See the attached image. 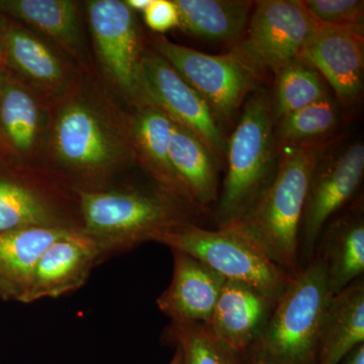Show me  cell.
<instances>
[{
	"label": "cell",
	"instance_id": "36",
	"mask_svg": "<svg viewBox=\"0 0 364 364\" xmlns=\"http://www.w3.org/2000/svg\"><path fill=\"white\" fill-rule=\"evenodd\" d=\"M4 14L1 13V11H0V21H2V18H4Z\"/></svg>",
	"mask_w": 364,
	"mask_h": 364
},
{
	"label": "cell",
	"instance_id": "21",
	"mask_svg": "<svg viewBox=\"0 0 364 364\" xmlns=\"http://www.w3.org/2000/svg\"><path fill=\"white\" fill-rule=\"evenodd\" d=\"M172 127L173 121L154 105H143L134 107L130 114L134 156L135 162L145 169L154 183L191 203L170 162Z\"/></svg>",
	"mask_w": 364,
	"mask_h": 364
},
{
	"label": "cell",
	"instance_id": "20",
	"mask_svg": "<svg viewBox=\"0 0 364 364\" xmlns=\"http://www.w3.org/2000/svg\"><path fill=\"white\" fill-rule=\"evenodd\" d=\"M72 231L79 230L28 227L0 234V299L23 304L41 256Z\"/></svg>",
	"mask_w": 364,
	"mask_h": 364
},
{
	"label": "cell",
	"instance_id": "1",
	"mask_svg": "<svg viewBox=\"0 0 364 364\" xmlns=\"http://www.w3.org/2000/svg\"><path fill=\"white\" fill-rule=\"evenodd\" d=\"M44 157V168L75 193L109 188L135 162L130 114L77 76L53 102Z\"/></svg>",
	"mask_w": 364,
	"mask_h": 364
},
{
	"label": "cell",
	"instance_id": "2",
	"mask_svg": "<svg viewBox=\"0 0 364 364\" xmlns=\"http://www.w3.org/2000/svg\"><path fill=\"white\" fill-rule=\"evenodd\" d=\"M83 233L98 263L177 228L196 224L200 210L156 183L76 191Z\"/></svg>",
	"mask_w": 364,
	"mask_h": 364
},
{
	"label": "cell",
	"instance_id": "25",
	"mask_svg": "<svg viewBox=\"0 0 364 364\" xmlns=\"http://www.w3.org/2000/svg\"><path fill=\"white\" fill-rule=\"evenodd\" d=\"M179 28L191 35L235 45L245 35L253 1L247 0H173Z\"/></svg>",
	"mask_w": 364,
	"mask_h": 364
},
{
	"label": "cell",
	"instance_id": "32",
	"mask_svg": "<svg viewBox=\"0 0 364 364\" xmlns=\"http://www.w3.org/2000/svg\"><path fill=\"white\" fill-rule=\"evenodd\" d=\"M239 364H272L268 363L267 359L261 358L258 354L254 353V352H248L246 355L242 356L239 359Z\"/></svg>",
	"mask_w": 364,
	"mask_h": 364
},
{
	"label": "cell",
	"instance_id": "7",
	"mask_svg": "<svg viewBox=\"0 0 364 364\" xmlns=\"http://www.w3.org/2000/svg\"><path fill=\"white\" fill-rule=\"evenodd\" d=\"M28 227L82 230L77 193L42 167L0 160V234Z\"/></svg>",
	"mask_w": 364,
	"mask_h": 364
},
{
	"label": "cell",
	"instance_id": "34",
	"mask_svg": "<svg viewBox=\"0 0 364 364\" xmlns=\"http://www.w3.org/2000/svg\"><path fill=\"white\" fill-rule=\"evenodd\" d=\"M6 58H4V46H2L1 38H0V75L6 70Z\"/></svg>",
	"mask_w": 364,
	"mask_h": 364
},
{
	"label": "cell",
	"instance_id": "17",
	"mask_svg": "<svg viewBox=\"0 0 364 364\" xmlns=\"http://www.w3.org/2000/svg\"><path fill=\"white\" fill-rule=\"evenodd\" d=\"M173 274L157 306L171 323L208 324L226 279L188 253L171 249Z\"/></svg>",
	"mask_w": 364,
	"mask_h": 364
},
{
	"label": "cell",
	"instance_id": "30",
	"mask_svg": "<svg viewBox=\"0 0 364 364\" xmlns=\"http://www.w3.org/2000/svg\"><path fill=\"white\" fill-rule=\"evenodd\" d=\"M144 21L151 31L164 33L179 28V14L173 0H152L143 13Z\"/></svg>",
	"mask_w": 364,
	"mask_h": 364
},
{
	"label": "cell",
	"instance_id": "13",
	"mask_svg": "<svg viewBox=\"0 0 364 364\" xmlns=\"http://www.w3.org/2000/svg\"><path fill=\"white\" fill-rule=\"evenodd\" d=\"M52 105L6 68L0 75V160L41 167Z\"/></svg>",
	"mask_w": 364,
	"mask_h": 364
},
{
	"label": "cell",
	"instance_id": "29",
	"mask_svg": "<svg viewBox=\"0 0 364 364\" xmlns=\"http://www.w3.org/2000/svg\"><path fill=\"white\" fill-rule=\"evenodd\" d=\"M303 4L321 25L364 32L363 0H305Z\"/></svg>",
	"mask_w": 364,
	"mask_h": 364
},
{
	"label": "cell",
	"instance_id": "16",
	"mask_svg": "<svg viewBox=\"0 0 364 364\" xmlns=\"http://www.w3.org/2000/svg\"><path fill=\"white\" fill-rule=\"evenodd\" d=\"M277 301L254 287L226 280L207 326L218 341L238 358L252 350Z\"/></svg>",
	"mask_w": 364,
	"mask_h": 364
},
{
	"label": "cell",
	"instance_id": "11",
	"mask_svg": "<svg viewBox=\"0 0 364 364\" xmlns=\"http://www.w3.org/2000/svg\"><path fill=\"white\" fill-rule=\"evenodd\" d=\"M95 53L105 77L132 107L141 105L142 38L136 14L119 0L86 2Z\"/></svg>",
	"mask_w": 364,
	"mask_h": 364
},
{
	"label": "cell",
	"instance_id": "9",
	"mask_svg": "<svg viewBox=\"0 0 364 364\" xmlns=\"http://www.w3.org/2000/svg\"><path fill=\"white\" fill-rule=\"evenodd\" d=\"M317 23L301 0L255 2L247 30L231 51L254 70L277 73L299 57Z\"/></svg>",
	"mask_w": 364,
	"mask_h": 364
},
{
	"label": "cell",
	"instance_id": "23",
	"mask_svg": "<svg viewBox=\"0 0 364 364\" xmlns=\"http://www.w3.org/2000/svg\"><path fill=\"white\" fill-rule=\"evenodd\" d=\"M169 156L191 203L202 213L215 207L220 196L219 163L198 136L174 122Z\"/></svg>",
	"mask_w": 364,
	"mask_h": 364
},
{
	"label": "cell",
	"instance_id": "35",
	"mask_svg": "<svg viewBox=\"0 0 364 364\" xmlns=\"http://www.w3.org/2000/svg\"><path fill=\"white\" fill-rule=\"evenodd\" d=\"M182 363V358H181V352L178 348H176V352H174L173 358H171V360L169 361L168 364H181Z\"/></svg>",
	"mask_w": 364,
	"mask_h": 364
},
{
	"label": "cell",
	"instance_id": "15",
	"mask_svg": "<svg viewBox=\"0 0 364 364\" xmlns=\"http://www.w3.org/2000/svg\"><path fill=\"white\" fill-rule=\"evenodd\" d=\"M299 57L317 69L334 91L339 104L351 105L360 97L363 90V33L317 23Z\"/></svg>",
	"mask_w": 364,
	"mask_h": 364
},
{
	"label": "cell",
	"instance_id": "31",
	"mask_svg": "<svg viewBox=\"0 0 364 364\" xmlns=\"http://www.w3.org/2000/svg\"><path fill=\"white\" fill-rule=\"evenodd\" d=\"M339 364H364V343L352 349Z\"/></svg>",
	"mask_w": 364,
	"mask_h": 364
},
{
	"label": "cell",
	"instance_id": "26",
	"mask_svg": "<svg viewBox=\"0 0 364 364\" xmlns=\"http://www.w3.org/2000/svg\"><path fill=\"white\" fill-rule=\"evenodd\" d=\"M341 121L340 104L333 95L323 98L274 123V136L279 146H305L330 142Z\"/></svg>",
	"mask_w": 364,
	"mask_h": 364
},
{
	"label": "cell",
	"instance_id": "3",
	"mask_svg": "<svg viewBox=\"0 0 364 364\" xmlns=\"http://www.w3.org/2000/svg\"><path fill=\"white\" fill-rule=\"evenodd\" d=\"M274 123L272 100L258 88L243 105L228 140L227 174L215 207L217 228L241 222L272 186L280 154Z\"/></svg>",
	"mask_w": 364,
	"mask_h": 364
},
{
	"label": "cell",
	"instance_id": "33",
	"mask_svg": "<svg viewBox=\"0 0 364 364\" xmlns=\"http://www.w3.org/2000/svg\"><path fill=\"white\" fill-rule=\"evenodd\" d=\"M151 1L152 0H124V4L130 7L134 13H136V11L144 13L147 7L150 6Z\"/></svg>",
	"mask_w": 364,
	"mask_h": 364
},
{
	"label": "cell",
	"instance_id": "8",
	"mask_svg": "<svg viewBox=\"0 0 364 364\" xmlns=\"http://www.w3.org/2000/svg\"><path fill=\"white\" fill-rule=\"evenodd\" d=\"M153 50L205 100L218 123L232 121L251 93L258 90L261 74L230 51L210 55L155 37Z\"/></svg>",
	"mask_w": 364,
	"mask_h": 364
},
{
	"label": "cell",
	"instance_id": "10",
	"mask_svg": "<svg viewBox=\"0 0 364 364\" xmlns=\"http://www.w3.org/2000/svg\"><path fill=\"white\" fill-rule=\"evenodd\" d=\"M364 173V146L356 142L340 149L328 148L316 164L299 230L301 265L313 259L327 223L355 195Z\"/></svg>",
	"mask_w": 364,
	"mask_h": 364
},
{
	"label": "cell",
	"instance_id": "22",
	"mask_svg": "<svg viewBox=\"0 0 364 364\" xmlns=\"http://www.w3.org/2000/svg\"><path fill=\"white\" fill-rule=\"evenodd\" d=\"M0 11L35 28L81 66L86 65L78 2L72 0H0Z\"/></svg>",
	"mask_w": 364,
	"mask_h": 364
},
{
	"label": "cell",
	"instance_id": "12",
	"mask_svg": "<svg viewBox=\"0 0 364 364\" xmlns=\"http://www.w3.org/2000/svg\"><path fill=\"white\" fill-rule=\"evenodd\" d=\"M151 105L198 136L215 160L226 159L228 140L205 100L154 50L144 53L141 105ZM140 107V105H139Z\"/></svg>",
	"mask_w": 364,
	"mask_h": 364
},
{
	"label": "cell",
	"instance_id": "6",
	"mask_svg": "<svg viewBox=\"0 0 364 364\" xmlns=\"http://www.w3.org/2000/svg\"><path fill=\"white\" fill-rule=\"evenodd\" d=\"M154 242L188 253L227 280L248 284L275 301L294 277L275 264L239 223L215 230L188 224L160 235Z\"/></svg>",
	"mask_w": 364,
	"mask_h": 364
},
{
	"label": "cell",
	"instance_id": "14",
	"mask_svg": "<svg viewBox=\"0 0 364 364\" xmlns=\"http://www.w3.org/2000/svg\"><path fill=\"white\" fill-rule=\"evenodd\" d=\"M0 38L6 68L50 102L63 95L77 77L47 41L23 23L4 16Z\"/></svg>",
	"mask_w": 364,
	"mask_h": 364
},
{
	"label": "cell",
	"instance_id": "28",
	"mask_svg": "<svg viewBox=\"0 0 364 364\" xmlns=\"http://www.w3.org/2000/svg\"><path fill=\"white\" fill-rule=\"evenodd\" d=\"M163 340L181 350V364H239L240 359L213 336L207 324L171 323Z\"/></svg>",
	"mask_w": 364,
	"mask_h": 364
},
{
	"label": "cell",
	"instance_id": "4",
	"mask_svg": "<svg viewBox=\"0 0 364 364\" xmlns=\"http://www.w3.org/2000/svg\"><path fill=\"white\" fill-rule=\"evenodd\" d=\"M330 145L331 141L282 148L272 186L239 222L270 259L291 275L301 267L299 230L309 183L316 164Z\"/></svg>",
	"mask_w": 364,
	"mask_h": 364
},
{
	"label": "cell",
	"instance_id": "18",
	"mask_svg": "<svg viewBox=\"0 0 364 364\" xmlns=\"http://www.w3.org/2000/svg\"><path fill=\"white\" fill-rule=\"evenodd\" d=\"M98 264L97 248L82 230L64 235L41 256L23 304L77 291Z\"/></svg>",
	"mask_w": 364,
	"mask_h": 364
},
{
	"label": "cell",
	"instance_id": "5",
	"mask_svg": "<svg viewBox=\"0 0 364 364\" xmlns=\"http://www.w3.org/2000/svg\"><path fill=\"white\" fill-rule=\"evenodd\" d=\"M332 296L324 262L315 254L294 275L251 351L272 364H316Z\"/></svg>",
	"mask_w": 364,
	"mask_h": 364
},
{
	"label": "cell",
	"instance_id": "19",
	"mask_svg": "<svg viewBox=\"0 0 364 364\" xmlns=\"http://www.w3.org/2000/svg\"><path fill=\"white\" fill-rule=\"evenodd\" d=\"M315 254L324 262L333 296L363 277V198L351 203L323 229Z\"/></svg>",
	"mask_w": 364,
	"mask_h": 364
},
{
	"label": "cell",
	"instance_id": "24",
	"mask_svg": "<svg viewBox=\"0 0 364 364\" xmlns=\"http://www.w3.org/2000/svg\"><path fill=\"white\" fill-rule=\"evenodd\" d=\"M364 343V279H356L332 296L326 312L316 364H339Z\"/></svg>",
	"mask_w": 364,
	"mask_h": 364
},
{
	"label": "cell",
	"instance_id": "27",
	"mask_svg": "<svg viewBox=\"0 0 364 364\" xmlns=\"http://www.w3.org/2000/svg\"><path fill=\"white\" fill-rule=\"evenodd\" d=\"M275 76L274 98L272 102L275 121L331 95L325 79L301 57L291 60Z\"/></svg>",
	"mask_w": 364,
	"mask_h": 364
}]
</instances>
